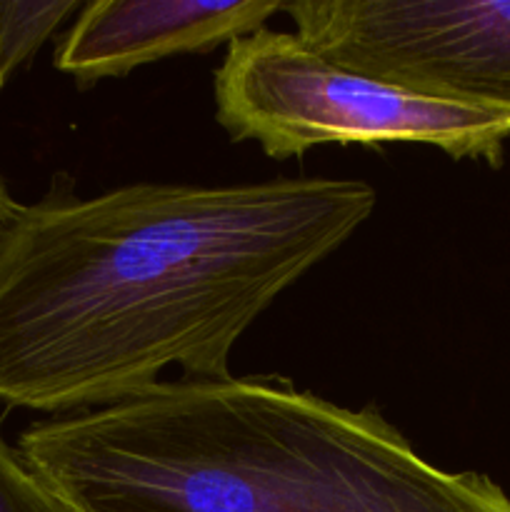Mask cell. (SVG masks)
<instances>
[{"label":"cell","instance_id":"1","mask_svg":"<svg viewBox=\"0 0 510 512\" xmlns=\"http://www.w3.org/2000/svg\"><path fill=\"white\" fill-rule=\"evenodd\" d=\"M378 205L353 178L130 183L55 173L0 225V403L53 418L230 378L245 330Z\"/></svg>","mask_w":510,"mask_h":512},{"label":"cell","instance_id":"3","mask_svg":"<svg viewBox=\"0 0 510 512\" xmlns=\"http://www.w3.org/2000/svg\"><path fill=\"white\" fill-rule=\"evenodd\" d=\"M215 120L268 158L323 145H430L453 160L503 168L510 110L478 108L343 68L298 33L260 28L233 40L213 73Z\"/></svg>","mask_w":510,"mask_h":512},{"label":"cell","instance_id":"8","mask_svg":"<svg viewBox=\"0 0 510 512\" xmlns=\"http://www.w3.org/2000/svg\"><path fill=\"white\" fill-rule=\"evenodd\" d=\"M13 205H15V200L10 198L8 185H5V178L0 175V225L5 223V218H8V213L13 210Z\"/></svg>","mask_w":510,"mask_h":512},{"label":"cell","instance_id":"5","mask_svg":"<svg viewBox=\"0 0 510 512\" xmlns=\"http://www.w3.org/2000/svg\"><path fill=\"white\" fill-rule=\"evenodd\" d=\"M283 8L280 0H90L60 35L53 65L85 90L170 55L230 45Z\"/></svg>","mask_w":510,"mask_h":512},{"label":"cell","instance_id":"4","mask_svg":"<svg viewBox=\"0 0 510 512\" xmlns=\"http://www.w3.org/2000/svg\"><path fill=\"white\" fill-rule=\"evenodd\" d=\"M283 13L343 68L510 110V0H290Z\"/></svg>","mask_w":510,"mask_h":512},{"label":"cell","instance_id":"7","mask_svg":"<svg viewBox=\"0 0 510 512\" xmlns=\"http://www.w3.org/2000/svg\"><path fill=\"white\" fill-rule=\"evenodd\" d=\"M0 512H80L0 438Z\"/></svg>","mask_w":510,"mask_h":512},{"label":"cell","instance_id":"2","mask_svg":"<svg viewBox=\"0 0 510 512\" xmlns=\"http://www.w3.org/2000/svg\"><path fill=\"white\" fill-rule=\"evenodd\" d=\"M15 448L80 512H510L493 478L425 460L378 405L278 375L160 380Z\"/></svg>","mask_w":510,"mask_h":512},{"label":"cell","instance_id":"6","mask_svg":"<svg viewBox=\"0 0 510 512\" xmlns=\"http://www.w3.org/2000/svg\"><path fill=\"white\" fill-rule=\"evenodd\" d=\"M80 8V0H0V90Z\"/></svg>","mask_w":510,"mask_h":512}]
</instances>
